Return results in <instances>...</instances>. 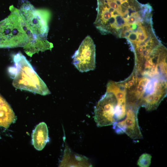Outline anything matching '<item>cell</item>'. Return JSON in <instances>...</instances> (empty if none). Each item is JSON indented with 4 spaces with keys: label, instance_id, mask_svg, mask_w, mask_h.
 Instances as JSON below:
<instances>
[{
    "label": "cell",
    "instance_id": "11",
    "mask_svg": "<svg viewBox=\"0 0 167 167\" xmlns=\"http://www.w3.org/2000/svg\"><path fill=\"white\" fill-rule=\"evenodd\" d=\"M155 35V34L154 31V30H153L150 33V34H149V36H154V35ZM138 41V40H136L134 42H128V43L129 44L130 46H131V45L132 44H133L135 42H136L137 41Z\"/></svg>",
    "mask_w": 167,
    "mask_h": 167
},
{
    "label": "cell",
    "instance_id": "8",
    "mask_svg": "<svg viewBox=\"0 0 167 167\" xmlns=\"http://www.w3.org/2000/svg\"><path fill=\"white\" fill-rule=\"evenodd\" d=\"M16 118L11 107L0 95V126L6 128L16 121Z\"/></svg>",
    "mask_w": 167,
    "mask_h": 167
},
{
    "label": "cell",
    "instance_id": "4",
    "mask_svg": "<svg viewBox=\"0 0 167 167\" xmlns=\"http://www.w3.org/2000/svg\"><path fill=\"white\" fill-rule=\"evenodd\" d=\"M117 104L115 94L106 90L94 108V119L98 127L111 125L115 122V115Z\"/></svg>",
    "mask_w": 167,
    "mask_h": 167
},
{
    "label": "cell",
    "instance_id": "2",
    "mask_svg": "<svg viewBox=\"0 0 167 167\" xmlns=\"http://www.w3.org/2000/svg\"><path fill=\"white\" fill-rule=\"evenodd\" d=\"M11 15L0 21V48H13L25 46L28 39L20 23Z\"/></svg>",
    "mask_w": 167,
    "mask_h": 167
},
{
    "label": "cell",
    "instance_id": "9",
    "mask_svg": "<svg viewBox=\"0 0 167 167\" xmlns=\"http://www.w3.org/2000/svg\"><path fill=\"white\" fill-rule=\"evenodd\" d=\"M151 158L150 154L147 153L143 154L139 157L137 165L140 167H148L151 164Z\"/></svg>",
    "mask_w": 167,
    "mask_h": 167
},
{
    "label": "cell",
    "instance_id": "5",
    "mask_svg": "<svg viewBox=\"0 0 167 167\" xmlns=\"http://www.w3.org/2000/svg\"><path fill=\"white\" fill-rule=\"evenodd\" d=\"M72 58L73 65L81 72L95 69V45L89 36H87L83 40Z\"/></svg>",
    "mask_w": 167,
    "mask_h": 167
},
{
    "label": "cell",
    "instance_id": "1",
    "mask_svg": "<svg viewBox=\"0 0 167 167\" xmlns=\"http://www.w3.org/2000/svg\"><path fill=\"white\" fill-rule=\"evenodd\" d=\"M14 66L9 67L8 71L13 78L15 88L45 96L51 92L25 57L19 53L14 55Z\"/></svg>",
    "mask_w": 167,
    "mask_h": 167
},
{
    "label": "cell",
    "instance_id": "10",
    "mask_svg": "<svg viewBox=\"0 0 167 167\" xmlns=\"http://www.w3.org/2000/svg\"><path fill=\"white\" fill-rule=\"evenodd\" d=\"M139 12L135 15H132L129 16L126 20V24L130 25L136 23V16L138 14Z\"/></svg>",
    "mask_w": 167,
    "mask_h": 167
},
{
    "label": "cell",
    "instance_id": "7",
    "mask_svg": "<svg viewBox=\"0 0 167 167\" xmlns=\"http://www.w3.org/2000/svg\"><path fill=\"white\" fill-rule=\"evenodd\" d=\"M32 144L37 150H41L49 141L48 130L46 124L42 122L37 125L32 134Z\"/></svg>",
    "mask_w": 167,
    "mask_h": 167
},
{
    "label": "cell",
    "instance_id": "6",
    "mask_svg": "<svg viewBox=\"0 0 167 167\" xmlns=\"http://www.w3.org/2000/svg\"><path fill=\"white\" fill-rule=\"evenodd\" d=\"M126 115L125 118L114 122L113 128L117 134L125 133L134 140L143 138L139 126L138 113L139 107L136 105L127 104Z\"/></svg>",
    "mask_w": 167,
    "mask_h": 167
},
{
    "label": "cell",
    "instance_id": "3",
    "mask_svg": "<svg viewBox=\"0 0 167 167\" xmlns=\"http://www.w3.org/2000/svg\"><path fill=\"white\" fill-rule=\"evenodd\" d=\"M19 12L24 24L32 33L40 40H46L49 30V12L43 16L28 1L24 2Z\"/></svg>",
    "mask_w": 167,
    "mask_h": 167
}]
</instances>
